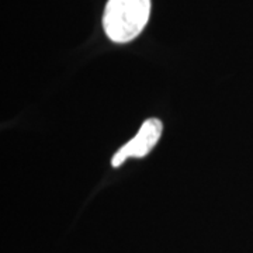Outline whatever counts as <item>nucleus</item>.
I'll return each instance as SVG.
<instances>
[{"label": "nucleus", "instance_id": "2", "mask_svg": "<svg viewBox=\"0 0 253 253\" xmlns=\"http://www.w3.org/2000/svg\"><path fill=\"white\" fill-rule=\"evenodd\" d=\"M162 131V123L158 118L146 120L136 132V135L114 154L111 159V166L118 168L129 158H145L158 144Z\"/></svg>", "mask_w": 253, "mask_h": 253}, {"label": "nucleus", "instance_id": "1", "mask_svg": "<svg viewBox=\"0 0 253 253\" xmlns=\"http://www.w3.org/2000/svg\"><path fill=\"white\" fill-rule=\"evenodd\" d=\"M151 16V0H109L103 27L113 42H129L142 33Z\"/></svg>", "mask_w": 253, "mask_h": 253}]
</instances>
